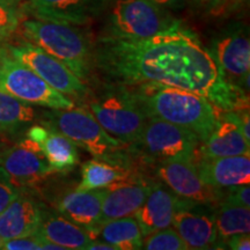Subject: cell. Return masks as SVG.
<instances>
[{
    "mask_svg": "<svg viewBox=\"0 0 250 250\" xmlns=\"http://www.w3.org/2000/svg\"><path fill=\"white\" fill-rule=\"evenodd\" d=\"M94 59L123 85L159 83L199 94L224 110L248 108V98L218 66L195 34L175 27L144 40L104 36Z\"/></svg>",
    "mask_w": 250,
    "mask_h": 250,
    "instance_id": "1",
    "label": "cell"
},
{
    "mask_svg": "<svg viewBox=\"0 0 250 250\" xmlns=\"http://www.w3.org/2000/svg\"><path fill=\"white\" fill-rule=\"evenodd\" d=\"M130 94L148 118H160L192 131L201 142L219 122L217 108L204 96L159 83H144Z\"/></svg>",
    "mask_w": 250,
    "mask_h": 250,
    "instance_id": "2",
    "label": "cell"
},
{
    "mask_svg": "<svg viewBox=\"0 0 250 250\" xmlns=\"http://www.w3.org/2000/svg\"><path fill=\"white\" fill-rule=\"evenodd\" d=\"M28 42L64 62L79 79H86L94 61L88 36L79 26L48 19H30L22 23Z\"/></svg>",
    "mask_w": 250,
    "mask_h": 250,
    "instance_id": "3",
    "label": "cell"
},
{
    "mask_svg": "<svg viewBox=\"0 0 250 250\" xmlns=\"http://www.w3.org/2000/svg\"><path fill=\"white\" fill-rule=\"evenodd\" d=\"M109 5L107 36L144 40L181 26L153 0H114Z\"/></svg>",
    "mask_w": 250,
    "mask_h": 250,
    "instance_id": "4",
    "label": "cell"
},
{
    "mask_svg": "<svg viewBox=\"0 0 250 250\" xmlns=\"http://www.w3.org/2000/svg\"><path fill=\"white\" fill-rule=\"evenodd\" d=\"M0 87L30 104L55 110L74 108V102L67 95L52 88L31 68L12 58L4 50L0 57Z\"/></svg>",
    "mask_w": 250,
    "mask_h": 250,
    "instance_id": "5",
    "label": "cell"
},
{
    "mask_svg": "<svg viewBox=\"0 0 250 250\" xmlns=\"http://www.w3.org/2000/svg\"><path fill=\"white\" fill-rule=\"evenodd\" d=\"M199 140L192 131L160 118L149 117L133 147L145 158L160 162L192 159Z\"/></svg>",
    "mask_w": 250,
    "mask_h": 250,
    "instance_id": "6",
    "label": "cell"
},
{
    "mask_svg": "<svg viewBox=\"0 0 250 250\" xmlns=\"http://www.w3.org/2000/svg\"><path fill=\"white\" fill-rule=\"evenodd\" d=\"M90 112L110 136L122 144L139 138L148 117L131 95H108L90 103Z\"/></svg>",
    "mask_w": 250,
    "mask_h": 250,
    "instance_id": "7",
    "label": "cell"
},
{
    "mask_svg": "<svg viewBox=\"0 0 250 250\" xmlns=\"http://www.w3.org/2000/svg\"><path fill=\"white\" fill-rule=\"evenodd\" d=\"M52 124L54 129L96 158H107L122 146L120 140L103 129L92 112L83 109L56 110L52 115Z\"/></svg>",
    "mask_w": 250,
    "mask_h": 250,
    "instance_id": "8",
    "label": "cell"
},
{
    "mask_svg": "<svg viewBox=\"0 0 250 250\" xmlns=\"http://www.w3.org/2000/svg\"><path fill=\"white\" fill-rule=\"evenodd\" d=\"M12 58L31 68L36 74L48 83L52 88L67 96H80L86 93L83 80L68 68L64 62L58 61L44 50L30 42H23L8 46Z\"/></svg>",
    "mask_w": 250,
    "mask_h": 250,
    "instance_id": "9",
    "label": "cell"
},
{
    "mask_svg": "<svg viewBox=\"0 0 250 250\" xmlns=\"http://www.w3.org/2000/svg\"><path fill=\"white\" fill-rule=\"evenodd\" d=\"M55 171L41 148L29 138L0 152V177L12 186H27Z\"/></svg>",
    "mask_w": 250,
    "mask_h": 250,
    "instance_id": "10",
    "label": "cell"
},
{
    "mask_svg": "<svg viewBox=\"0 0 250 250\" xmlns=\"http://www.w3.org/2000/svg\"><path fill=\"white\" fill-rule=\"evenodd\" d=\"M156 175L175 195L186 201L208 205L217 199V189L202 180L192 159L162 161Z\"/></svg>",
    "mask_w": 250,
    "mask_h": 250,
    "instance_id": "11",
    "label": "cell"
},
{
    "mask_svg": "<svg viewBox=\"0 0 250 250\" xmlns=\"http://www.w3.org/2000/svg\"><path fill=\"white\" fill-rule=\"evenodd\" d=\"M151 188L144 180L129 174L108 186L99 226L105 221L133 215L147 198Z\"/></svg>",
    "mask_w": 250,
    "mask_h": 250,
    "instance_id": "12",
    "label": "cell"
},
{
    "mask_svg": "<svg viewBox=\"0 0 250 250\" xmlns=\"http://www.w3.org/2000/svg\"><path fill=\"white\" fill-rule=\"evenodd\" d=\"M111 0H29L28 8L35 18L83 26L107 8Z\"/></svg>",
    "mask_w": 250,
    "mask_h": 250,
    "instance_id": "13",
    "label": "cell"
},
{
    "mask_svg": "<svg viewBox=\"0 0 250 250\" xmlns=\"http://www.w3.org/2000/svg\"><path fill=\"white\" fill-rule=\"evenodd\" d=\"M196 205L182 199L174 214L173 226L188 249H208L218 240L214 217L203 210L198 211Z\"/></svg>",
    "mask_w": 250,
    "mask_h": 250,
    "instance_id": "14",
    "label": "cell"
},
{
    "mask_svg": "<svg viewBox=\"0 0 250 250\" xmlns=\"http://www.w3.org/2000/svg\"><path fill=\"white\" fill-rule=\"evenodd\" d=\"M181 201L182 198L161 184L152 186L147 198L133 214L143 236L170 227Z\"/></svg>",
    "mask_w": 250,
    "mask_h": 250,
    "instance_id": "15",
    "label": "cell"
},
{
    "mask_svg": "<svg viewBox=\"0 0 250 250\" xmlns=\"http://www.w3.org/2000/svg\"><path fill=\"white\" fill-rule=\"evenodd\" d=\"M105 192V188L94 190L76 189L65 193L59 199L57 208L59 213L68 220L88 230L94 239V233L100 224Z\"/></svg>",
    "mask_w": 250,
    "mask_h": 250,
    "instance_id": "16",
    "label": "cell"
},
{
    "mask_svg": "<svg viewBox=\"0 0 250 250\" xmlns=\"http://www.w3.org/2000/svg\"><path fill=\"white\" fill-rule=\"evenodd\" d=\"M202 180L212 188H229L250 183V156H204L196 165Z\"/></svg>",
    "mask_w": 250,
    "mask_h": 250,
    "instance_id": "17",
    "label": "cell"
},
{
    "mask_svg": "<svg viewBox=\"0 0 250 250\" xmlns=\"http://www.w3.org/2000/svg\"><path fill=\"white\" fill-rule=\"evenodd\" d=\"M225 76L239 78L249 88L250 42L242 31H233L220 37L210 51Z\"/></svg>",
    "mask_w": 250,
    "mask_h": 250,
    "instance_id": "18",
    "label": "cell"
},
{
    "mask_svg": "<svg viewBox=\"0 0 250 250\" xmlns=\"http://www.w3.org/2000/svg\"><path fill=\"white\" fill-rule=\"evenodd\" d=\"M26 136L37 144L55 171H68L79 162L76 143L54 127L34 125L28 129Z\"/></svg>",
    "mask_w": 250,
    "mask_h": 250,
    "instance_id": "19",
    "label": "cell"
},
{
    "mask_svg": "<svg viewBox=\"0 0 250 250\" xmlns=\"http://www.w3.org/2000/svg\"><path fill=\"white\" fill-rule=\"evenodd\" d=\"M42 210L34 199L18 195L0 212V237L2 240L36 233L42 221Z\"/></svg>",
    "mask_w": 250,
    "mask_h": 250,
    "instance_id": "20",
    "label": "cell"
},
{
    "mask_svg": "<svg viewBox=\"0 0 250 250\" xmlns=\"http://www.w3.org/2000/svg\"><path fill=\"white\" fill-rule=\"evenodd\" d=\"M203 156H233L248 154L250 142L240 130L235 112H229L223 120L219 118L213 132L203 142L201 147Z\"/></svg>",
    "mask_w": 250,
    "mask_h": 250,
    "instance_id": "21",
    "label": "cell"
},
{
    "mask_svg": "<svg viewBox=\"0 0 250 250\" xmlns=\"http://www.w3.org/2000/svg\"><path fill=\"white\" fill-rule=\"evenodd\" d=\"M39 232L46 240L61 246L64 250L86 249L94 240L88 230L78 226L62 214L42 217Z\"/></svg>",
    "mask_w": 250,
    "mask_h": 250,
    "instance_id": "22",
    "label": "cell"
},
{
    "mask_svg": "<svg viewBox=\"0 0 250 250\" xmlns=\"http://www.w3.org/2000/svg\"><path fill=\"white\" fill-rule=\"evenodd\" d=\"M101 239L117 250H138L143 246V233L134 215H129L100 225L94 239Z\"/></svg>",
    "mask_w": 250,
    "mask_h": 250,
    "instance_id": "23",
    "label": "cell"
},
{
    "mask_svg": "<svg viewBox=\"0 0 250 250\" xmlns=\"http://www.w3.org/2000/svg\"><path fill=\"white\" fill-rule=\"evenodd\" d=\"M35 120L30 103L15 98L0 87V132L17 133Z\"/></svg>",
    "mask_w": 250,
    "mask_h": 250,
    "instance_id": "24",
    "label": "cell"
},
{
    "mask_svg": "<svg viewBox=\"0 0 250 250\" xmlns=\"http://www.w3.org/2000/svg\"><path fill=\"white\" fill-rule=\"evenodd\" d=\"M213 217L217 228V239L221 241L226 242L234 235L249 234L250 232L249 208L225 202Z\"/></svg>",
    "mask_w": 250,
    "mask_h": 250,
    "instance_id": "25",
    "label": "cell"
},
{
    "mask_svg": "<svg viewBox=\"0 0 250 250\" xmlns=\"http://www.w3.org/2000/svg\"><path fill=\"white\" fill-rule=\"evenodd\" d=\"M83 179L77 189L94 190L107 188L126 176L127 171L120 166L100 160H90L83 166Z\"/></svg>",
    "mask_w": 250,
    "mask_h": 250,
    "instance_id": "26",
    "label": "cell"
},
{
    "mask_svg": "<svg viewBox=\"0 0 250 250\" xmlns=\"http://www.w3.org/2000/svg\"><path fill=\"white\" fill-rule=\"evenodd\" d=\"M142 249L147 250H188L186 242L175 228H165L144 236Z\"/></svg>",
    "mask_w": 250,
    "mask_h": 250,
    "instance_id": "27",
    "label": "cell"
},
{
    "mask_svg": "<svg viewBox=\"0 0 250 250\" xmlns=\"http://www.w3.org/2000/svg\"><path fill=\"white\" fill-rule=\"evenodd\" d=\"M19 26V12L14 0H0V43L7 40Z\"/></svg>",
    "mask_w": 250,
    "mask_h": 250,
    "instance_id": "28",
    "label": "cell"
},
{
    "mask_svg": "<svg viewBox=\"0 0 250 250\" xmlns=\"http://www.w3.org/2000/svg\"><path fill=\"white\" fill-rule=\"evenodd\" d=\"M6 250H41L40 233L36 232L31 235L15 237V239L4 240L2 248Z\"/></svg>",
    "mask_w": 250,
    "mask_h": 250,
    "instance_id": "29",
    "label": "cell"
},
{
    "mask_svg": "<svg viewBox=\"0 0 250 250\" xmlns=\"http://www.w3.org/2000/svg\"><path fill=\"white\" fill-rule=\"evenodd\" d=\"M226 203L235 204L245 208H250V187L249 184L229 187V191L226 197Z\"/></svg>",
    "mask_w": 250,
    "mask_h": 250,
    "instance_id": "30",
    "label": "cell"
},
{
    "mask_svg": "<svg viewBox=\"0 0 250 250\" xmlns=\"http://www.w3.org/2000/svg\"><path fill=\"white\" fill-rule=\"evenodd\" d=\"M19 192L17 189L7 181L0 177V212L4 211L9 203L17 198Z\"/></svg>",
    "mask_w": 250,
    "mask_h": 250,
    "instance_id": "31",
    "label": "cell"
},
{
    "mask_svg": "<svg viewBox=\"0 0 250 250\" xmlns=\"http://www.w3.org/2000/svg\"><path fill=\"white\" fill-rule=\"evenodd\" d=\"M229 249L233 250H249L250 249V237L249 234H237L226 241Z\"/></svg>",
    "mask_w": 250,
    "mask_h": 250,
    "instance_id": "32",
    "label": "cell"
},
{
    "mask_svg": "<svg viewBox=\"0 0 250 250\" xmlns=\"http://www.w3.org/2000/svg\"><path fill=\"white\" fill-rule=\"evenodd\" d=\"M237 124H239L240 130L243 134V137L250 142V122H249V109H246L242 110L241 112H235Z\"/></svg>",
    "mask_w": 250,
    "mask_h": 250,
    "instance_id": "33",
    "label": "cell"
},
{
    "mask_svg": "<svg viewBox=\"0 0 250 250\" xmlns=\"http://www.w3.org/2000/svg\"><path fill=\"white\" fill-rule=\"evenodd\" d=\"M191 1L198 6V7L205 9H214L223 4L225 0H191Z\"/></svg>",
    "mask_w": 250,
    "mask_h": 250,
    "instance_id": "34",
    "label": "cell"
},
{
    "mask_svg": "<svg viewBox=\"0 0 250 250\" xmlns=\"http://www.w3.org/2000/svg\"><path fill=\"white\" fill-rule=\"evenodd\" d=\"M155 4H158L160 7L167 8H180L182 7L186 2V0H153Z\"/></svg>",
    "mask_w": 250,
    "mask_h": 250,
    "instance_id": "35",
    "label": "cell"
},
{
    "mask_svg": "<svg viewBox=\"0 0 250 250\" xmlns=\"http://www.w3.org/2000/svg\"><path fill=\"white\" fill-rule=\"evenodd\" d=\"M87 250H117L114 246L109 245V243L104 241H96V240H93L92 242L87 246Z\"/></svg>",
    "mask_w": 250,
    "mask_h": 250,
    "instance_id": "36",
    "label": "cell"
},
{
    "mask_svg": "<svg viewBox=\"0 0 250 250\" xmlns=\"http://www.w3.org/2000/svg\"><path fill=\"white\" fill-rule=\"evenodd\" d=\"M2 242H4V240H2L1 237H0V249L2 248Z\"/></svg>",
    "mask_w": 250,
    "mask_h": 250,
    "instance_id": "37",
    "label": "cell"
}]
</instances>
